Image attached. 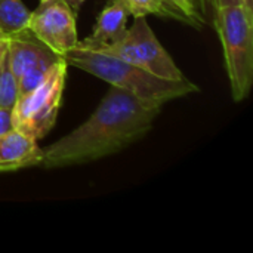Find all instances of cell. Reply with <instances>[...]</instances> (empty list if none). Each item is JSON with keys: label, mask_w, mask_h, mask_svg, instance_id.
Wrapping results in <instances>:
<instances>
[{"label": "cell", "mask_w": 253, "mask_h": 253, "mask_svg": "<svg viewBox=\"0 0 253 253\" xmlns=\"http://www.w3.org/2000/svg\"><path fill=\"white\" fill-rule=\"evenodd\" d=\"M162 107L111 86L84 123L43 150L40 168L84 165L119 153L151 130Z\"/></svg>", "instance_id": "1"}, {"label": "cell", "mask_w": 253, "mask_h": 253, "mask_svg": "<svg viewBox=\"0 0 253 253\" xmlns=\"http://www.w3.org/2000/svg\"><path fill=\"white\" fill-rule=\"evenodd\" d=\"M62 58L68 65L80 68L110 83V86L123 89L144 102L165 105L169 101L199 92L197 84L188 79H160L138 65L125 62L98 49L76 44V47L68 50Z\"/></svg>", "instance_id": "2"}, {"label": "cell", "mask_w": 253, "mask_h": 253, "mask_svg": "<svg viewBox=\"0 0 253 253\" xmlns=\"http://www.w3.org/2000/svg\"><path fill=\"white\" fill-rule=\"evenodd\" d=\"M215 30L219 37L234 102L245 101L253 84V18L242 4L218 6Z\"/></svg>", "instance_id": "3"}, {"label": "cell", "mask_w": 253, "mask_h": 253, "mask_svg": "<svg viewBox=\"0 0 253 253\" xmlns=\"http://www.w3.org/2000/svg\"><path fill=\"white\" fill-rule=\"evenodd\" d=\"M67 68L68 64L61 58L34 90L16 99L12 108L13 129L36 141L52 130L62 101Z\"/></svg>", "instance_id": "4"}, {"label": "cell", "mask_w": 253, "mask_h": 253, "mask_svg": "<svg viewBox=\"0 0 253 253\" xmlns=\"http://www.w3.org/2000/svg\"><path fill=\"white\" fill-rule=\"evenodd\" d=\"M76 15L65 0H43L30 12L27 28L50 50L64 56L79 42Z\"/></svg>", "instance_id": "5"}, {"label": "cell", "mask_w": 253, "mask_h": 253, "mask_svg": "<svg viewBox=\"0 0 253 253\" xmlns=\"http://www.w3.org/2000/svg\"><path fill=\"white\" fill-rule=\"evenodd\" d=\"M127 31L136 46L139 61L144 70L166 80L187 79L153 33L151 27L147 22V16H136Z\"/></svg>", "instance_id": "6"}, {"label": "cell", "mask_w": 253, "mask_h": 253, "mask_svg": "<svg viewBox=\"0 0 253 253\" xmlns=\"http://www.w3.org/2000/svg\"><path fill=\"white\" fill-rule=\"evenodd\" d=\"M61 58L62 56L50 50L37 37H34L28 28L9 37L7 61L16 79L31 68L40 65H53Z\"/></svg>", "instance_id": "7"}, {"label": "cell", "mask_w": 253, "mask_h": 253, "mask_svg": "<svg viewBox=\"0 0 253 253\" xmlns=\"http://www.w3.org/2000/svg\"><path fill=\"white\" fill-rule=\"evenodd\" d=\"M42 160L43 148L39 147L36 139L16 129L0 135V173L40 166Z\"/></svg>", "instance_id": "8"}, {"label": "cell", "mask_w": 253, "mask_h": 253, "mask_svg": "<svg viewBox=\"0 0 253 253\" xmlns=\"http://www.w3.org/2000/svg\"><path fill=\"white\" fill-rule=\"evenodd\" d=\"M129 16L130 15L127 9L122 3H119L117 0H110L108 6L98 15L90 36L79 40L77 46L93 49L111 43L126 31Z\"/></svg>", "instance_id": "9"}, {"label": "cell", "mask_w": 253, "mask_h": 253, "mask_svg": "<svg viewBox=\"0 0 253 253\" xmlns=\"http://www.w3.org/2000/svg\"><path fill=\"white\" fill-rule=\"evenodd\" d=\"M117 1L122 3L127 9L129 15L133 18L156 15L159 18L175 19L187 25L200 28V25L193 18H190L188 15H185L182 10H179L178 7H175L166 0H117Z\"/></svg>", "instance_id": "10"}, {"label": "cell", "mask_w": 253, "mask_h": 253, "mask_svg": "<svg viewBox=\"0 0 253 253\" xmlns=\"http://www.w3.org/2000/svg\"><path fill=\"white\" fill-rule=\"evenodd\" d=\"M30 10L22 0H0V33L10 37L27 30Z\"/></svg>", "instance_id": "11"}, {"label": "cell", "mask_w": 253, "mask_h": 253, "mask_svg": "<svg viewBox=\"0 0 253 253\" xmlns=\"http://www.w3.org/2000/svg\"><path fill=\"white\" fill-rule=\"evenodd\" d=\"M18 99V83L16 77L10 70L7 55L0 65V108L12 110Z\"/></svg>", "instance_id": "12"}, {"label": "cell", "mask_w": 253, "mask_h": 253, "mask_svg": "<svg viewBox=\"0 0 253 253\" xmlns=\"http://www.w3.org/2000/svg\"><path fill=\"white\" fill-rule=\"evenodd\" d=\"M170 1H172V4H175L179 10H182L190 18H193L202 27L203 16L199 12V1L197 0H170Z\"/></svg>", "instance_id": "13"}, {"label": "cell", "mask_w": 253, "mask_h": 253, "mask_svg": "<svg viewBox=\"0 0 253 253\" xmlns=\"http://www.w3.org/2000/svg\"><path fill=\"white\" fill-rule=\"evenodd\" d=\"M10 130H13L12 110L0 108V135H4V133H7Z\"/></svg>", "instance_id": "14"}, {"label": "cell", "mask_w": 253, "mask_h": 253, "mask_svg": "<svg viewBox=\"0 0 253 253\" xmlns=\"http://www.w3.org/2000/svg\"><path fill=\"white\" fill-rule=\"evenodd\" d=\"M7 47H9V37L0 33V65L7 55Z\"/></svg>", "instance_id": "15"}, {"label": "cell", "mask_w": 253, "mask_h": 253, "mask_svg": "<svg viewBox=\"0 0 253 253\" xmlns=\"http://www.w3.org/2000/svg\"><path fill=\"white\" fill-rule=\"evenodd\" d=\"M240 4L246 10V13L253 18V0H240Z\"/></svg>", "instance_id": "16"}, {"label": "cell", "mask_w": 253, "mask_h": 253, "mask_svg": "<svg viewBox=\"0 0 253 253\" xmlns=\"http://www.w3.org/2000/svg\"><path fill=\"white\" fill-rule=\"evenodd\" d=\"M213 7L218 6H228V4H240V0H212Z\"/></svg>", "instance_id": "17"}, {"label": "cell", "mask_w": 253, "mask_h": 253, "mask_svg": "<svg viewBox=\"0 0 253 253\" xmlns=\"http://www.w3.org/2000/svg\"><path fill=\"white\" fill-rule=\"evenodd\" d=\"M65 1H67V3L70 4V7H71V9H73V10H74V12L77 13V12L80 10V7L83 6V3H84L86 0H65Z\"/></svg>", "instance_id": "18"}, {"label": "cell", "mask_w": 253, "mask_h": 253, "mask_svg": "<svg viewBox=\"0 0 253 253\" xmlns=\"http://www.w3.org/2000/svg\"><path fill=\"white\" fill-rule=\"evenodd\" d=\"M166 1H169V3H170V4H172V1H170V0H166ZM173 6H175V4H173ZM175 7H176V6H175Z\"/></svg>", "instance_id": "19"}, {"label": "cell", "mask_w": 253, "mask_h": 253, "mask_svg": "<svg viewBox=\"0 0 253 253\" xmlns=\"http://www.w3.org/2000/svg\"><path fill=\"white\" fill-rule=\"evenodd\" d=\"M39 1H43V0H39Z\"/></svg>", "instance_id": "20"}]
</instances>
